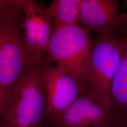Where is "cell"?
Masks as SVG:
<instances>
[{
  "instance_id": "7a4b0ae2",
  "label": "cell",
  "mask_w": 127,
  "mask_h": 127,
  "mask_svg": "<svg viewBox=\"0 0 127 127\" xmlns=\"http://www.w3.org/2000/svg\"><path fill=\"white\" fill-rule=\"evenodd\" d=\"M41 65L27 68L10 89L0 109V127H46L48 112Z\"/></svg>"
},
{
  "instance_id": "5b68a950",
  "label": "cell",
  "mask_w": 127,
  "mask_h": 127,
  "mask_svg": "<svg viewBox=\"0 0 127 127\" xmlns=\"http://www.w3.org/2000/svg\"><path fill=\"white\" fill-rule=\"evenodd\" d=\"M114 116L109 104L82 91L67 108L47 118L46 127H95L107 123Z\"/></svg>"
},
{
  "instance_id": "8992f818",
  "label": "cell",
  "mask_w": 127,
  "mask_h": 127,
  "mask_svg": "<svg viewBox=\"0 0 127 127\" xmlns=\"http://www.w3.org/2000/svg\"><path fill=\"white\" fill-rule=\"evenodd\" d=\"M48 117L56 116L77 99L82 92L79 83L60 65L43 61L41 65Z\"/></svg>"
},
{
  "instance_id": "277c9868",
  "label": "cell",
  "mask_w": 127,
  "mask_h": 127,
  "mask_svg": "<svg viewBox=\"0 0 127 127\" xmlns=\"http://www.w3.org/2000/svg\"><path fill=\"white\" fill-rule=\"evenodd\" d=\"M92 41L89 32L79 25L52 30L48 55L43 61L63 66L82 91L91 63Z\"/></svg>"
},
{
  "instance_id": "7c38bea8",
  "label": "cell",
  "mask_w": 127,
  "mask_h": 127,
  "mask_svg": "<svg viewBox=\"0 0 127 127\" xmlns=\"http://www.w3.org/2000/svg\"><path fill=\"white\" fill-rule=\"evenodd\" d=\"M95 127H127V119L114 116L107 123Z\"/></svg>"
},
{
  "instance_id": "3957f363",
  "label": "cell",
  "mask_w": 127,
  "mask_h": 127,
  "mask_svg": "<svg viewBox=\"0 0 127 127\" xmlns=\"http://www.w3.org/2000/svg\"><path fill=\"white\" fill-rule=\"evenodd\" d=\"M127 44V28L99 33L93 39L91 63L82 91L109 104L111 84Z\"/></svg>"
},
{
  "instance_id": "5bb4252c",
  "label": "cell",
  "mask_w": 127,
  "mask_h": 127,
  "mask_svg": "<svg viewBox=\"0 0 127 127\" xmlns=\"http://www.w3.org/2000/svg\"></svg>"
},
{
  "instance_id": "8fae6325",
  "label": "cell",
  "mask_w": 127,
  "mask_h": 127,
  "mask_svg": "<svg viewBox=\"0 0 127 127\" xmlns=\"http://www.w3.org/2000/svg\"><path fill=\"white\" fill-rule=\"evenodd\" d=\"M33 6L36 20L37 46L39 54L43 59L48 51L52 32V19L49 7L34 0Z\"/></svg>"
},
{
  "instance_id": "ba28073f",
  "label": "cell",
  "mask_w": 127,
  "mask_h": 127,
  "mask_svg": "<svg viewBox=\"0 0 127 127\" xmlns=\"http://www.w3.org/2000/svg\"><path fill=\"white\" fill-rule=\"evenodd\" d=\"M109 102L114 116L127 119V44L112 81Z\"/></svg>"
},
{
  "instance_id": "52a82bcc",
  "label": "cell",
  "mask_w": 127,
  "mask_h": 127,
  "mask_svg": "<svg viewBox=\"0 0 127 127\" xmlns=\"http://www.w3.org/2000/svg\"><path fill=\"white\" fill-rule=\"evenodd\" d=\"M97 34L127 28V17L120 13L117 0H82L78 24Z\"/></svg>"
},
{
  "instance_id": "4fadbf2b",
  "label": "cell",
  "mask_w": 127,
  "mask_h": 127,
  "mask_svg": "<svg viewBox=\"0 0 127 127\" xmlns=\"http://www.w3.org/2000/svg\"><path fill=\"white\" fill-rule=\"evenodd\" d=\"M126 3H127V1H126Z\"/></svg>"
},
{
  "instance_id": "30bf717a",
  "label": "cell",
  "mask_w": 127,
  "mask_h": 127,
  "mask_svg": "<svg viewBox=\"0 0 127 127\" xmlns=\"http://www.w3.org/2000/svg\"><path fill=\"white\" fill-rule=\"evenodd\" d=\"M82 3V0H54L49 7L52 19V30L79 25Z\"/></svg>"
},
{
  "instance_id": "9c48e42d",
  "label": "cell",
  "mask_w": 127,
  "mask_h": 127,
  "mask_svg": "<svg viewBox=\"0 0 127 127\" xmlns=\"http://www.w3.org/2000/svg\"><path fill=\"white\" fill-rule=\"evenodd\" d=\"M23 13V31L27 49L33 63L41 65L43 59L39 54L36 42V20L33 0H14Z\"/></svg>"
},
{
  "instance_id": "6da1fadb",
  "label": "cell",
  "mask_w": 127,
  "mask_h": 127,
  "mask_svg": "<svg viewBox=\"0 0 127 127\" xmlns=\"http://www.w3.org/2000/svg\"><path fill=\"white\" fill-rule=\"evenodd\" d=\"M23 23V11L14 0H0V109L24 71L35 64L24 39Z\"/></svg>"
}]
</instances>
